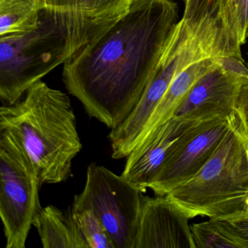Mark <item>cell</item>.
Wrapping results in <instances>:
<instances>
[{
  "label": "cell",
  "mask_w": 248,
  "mask_h": 248,
  "mask_svg": "<svg viewBox=\"0 0 248 248\" xmlns=\"http://www.w3.org/2000/svg\"><path fill=\"white\" fill-rule=\"evenodd\" d=\"M236 114L241 130L248 139V78L241 83L236 102Z\"/></svg>",
  "instance_id": "obj_19"
},
{
  "label": "cell",
  "mask_w": 248,
  "mask_h": 248,
  "mask_svg": "<svg viewBox=\"0 0 248 248\" xmlns=\"http://www.w3.org/2000/svg\"><path fill=\"white\" fill-rule=\"evenodd\" d=\"M69 59L64 36L44 12L34 30L0 36V98L6 105L15 104Z\"/></svg>",
  "instance_id": "obj_4"
},
{
  "label": "cell",
  "mask_w": 248,
  "mask_h": 248,
  "mask_svg": "<svg viewBox=\"0 0 248 248\" xmlns=\"http://www.w3.org/2000/svg\"><path fill=\"white\" fill-rule=\"evenodd\" d=\"M237 115L197 122L162 164L149 188L166 195L194 178L213 156L229 130L239 123Z\"/></svg>",
  "instance_id": "obj_9"
},
{
  "label": "cell",
  "mask_w": 248,
  "mask_h": 248,
  "mask_svg": "<svg viewBox=\"0 0 248 248\" xmlns=\"http://www.w3.org/2000/svg\"></svg>",
  "instance_id": "obj_21"
},
{
  "label": "cell",
  "mask_w": 248,
  "mask_h": 248,
  "mask_svg": "<svg viewBox=\"0 0 248 248\" xmlns=\"http://www.w3.org/2000/svg\"><path fill=\"white\" fill-rule=\"evenodd\" d=\"M196 248H248V214L191 225Z\"/></svg>",
  "instance_id": "obj_15"
},
{
  "label": "cell",
  "mask_w": 248,
  "mask_h": 248,
  "mask_svg": "<svg viewBox=\"0 0 248 248\" xmlns=\"http://www.w3.org/2000/svg\"><path fill=\"white\" fill-rule=\"evenodd\" d=\"M37 169L19 139L0 129V216L7 248H24L42 210Z\"/></svg>",
  "instance_id": "obj_6"
},
{
  "label": "cell",
  "mask_w": 248,
  "mask_h": 248,
  "mask_svg": "<svg viewBox=\"0 0 248 248\" xmlns=\"http://www.w3.org/2000/svg\"><path fill=\"white\" fill-rule=\"evenodd\" d=\"M43 11V0H0V36L34 30Z\"/></svg>",
  "instance_id": "obj_16"
},
{
  "label": "cell",
  "mask_w": 248,
  "mask_h": 248,
  "mask_svg": "<svg viewBox=\"0 0 248 248\" xmlns=\"http://www.w3.org/2000/svg\"><path fill=\"white\" fill-rule=\"evenodd\" d=\"M143 191L105 167L92 163L83 191L72 206L91 208L101 220L115 248H135Z\"/></svg>",
  "instance_id": "obj_7"
},
{
  "label": "cell",
  "mask_w": 248,
  "mask_h": 248,
  "mask_svg": "<svg viewBox=\"0 0 248 248\" xmlns=\"http://www.w3.org/2000/svg\"><path fill=\"white\" fill-rule=\"evenodd\" d=\"M134 0H43L44 14L59 27L69 59L104 35L130 11Z\"/></svg>",
  "instance_id": "obj_8"
},
{
  "label": "cell",
  "mask_w": 248,
  "mask_h": 248,
  "mask_svg": "<svg viewBox=\"0 0 248 248\" xmlns=\"http://www.w3.org/2000/svg\"><path fill=\"white\" fill-rule=\"evenodd\" d=\"M209 57L202 39L186 24L178 22L167 40L153 77L139 102L108 136L114 159L127 157L134 149L142 130L175 77L193 63Z\"/></svg>",
  "instance_id": "obj_5"
},
{
  "label": "cell",
  "mask_w": 248,
  "mask_h": 248,
  "mask_svg": "<svg viewBox=\"0 0 248 248\" xmlns=\"http://www.w3.org/2000/svg\"><path fill=\"white\" fill-rule=\"evenodd\" d=\"M245 78L217 63L193 85L177 107L173 117L200 122L234 115L238 93Z\"/></svg>",
  "instance_id": "obj_11"
},
{
  "label": "cell",
  "mask_w": 248,
  "mask_h": 248,
  "mask_svg": "<svg viewBox=\"0 0 248 248\" xmlns=\"http://www.w3.org/2000/svg\"><path fill=\"white\" fill-rule=\"evenodd\" d=\"M246 204H247V211H248V200H247Z\"/></svg>",
  "instance_id": "obj_20"
},
{
  "label": "cell",
  "mask_w": 248,
  "mask_h": 248,
  "mask_svg": "<svg viewBox=\"0 0 248 248\" xmlns=\"http://www.w3.org/2000/svg\"><path fill=\"white\" fill-rule=\"evenodd\" d=\"M45 248H88L72 216L56 206L43 207L33 222Z\"/></svg>",
  "instance_id": "obj_14"
},
{
  "label": "cell",
  "mask_w": 248,
  "mask_h": 248,
  "mask_svg": "<svg viewBox=\"0 0 248 248\" xmlns=\"http://www.w3.org/2000/svg\"><path fill=\"white\" fill-rule=\"evenodd\" d=\"M184 2H185L186 0H184Z\"/></svg>",
  "instance_id": "obj_22"
},
{
  "label": "cell",
  "mask_w": 248,
  "mask_h": 248,
  "mask_svg": "<svg viewBox=\"0 0 248 248\" xmlns=\"http://www.w3.org/2000/svg\"><path fill=\"white\" fill-rule=\"evenodd\" d=\"M192 218L168 194L143 196L135 248H196Z\"/></svg>",
  "instance_id": "obj_10"
},
{
  "label": "cell",
  "mask_w": 248,
  "mask_h": 248,
  "mask_svg": "<svg viewBox=\"0 0 248 248\" xmlns=\"http://www.w3.org/2000/svg\"><path fill=\"white\" fill-rule=\"evenodd\" d=\"M70 209L88 248H115L108 232L93 210L73 206Z\"/></svg>",
  "instance_id": "obj_17"
},
{
  "label": "cell",
  "mask_w": 248,
  "mask_h": 248,
  "mask_svg": "<svg viewBox=\"0 0 248 248\" xmlns=\"http://www.w3.org/2000/svg\"><path fill=\"white\" fill-rule=\"evenodd\" d=\"M0 129L12 132L32 160L43 184L66 181L82 148L69 96L39 81L24 98L0 108Z\"/></svg>",
  "instance_id": "obj_2"
},
{
  "label": "cell",
  "mask_w": 248,
  "mask_h": 248,
  "mask_svg": "<svg viewBox=\"0 0 248 248\" xmlns=\"http://www.w3.org/2000/svg\"><path fill=\"white\" fill-rule=\"evenodd\" d=\"M168 195L193 218L248 214V145L239 122L225 135L198 173Z\"/></svg>",
  "instance_id": "obj_3"
},
{
  "label": "cell",
  "mask_w": 248,
  "mask_h": 248,
  "mask_svg": "<svg viewBox=\"0 0 248 248\" xmlns=\"http://www.w3.org/2000/svg\"><path fill=\"white\" fill-rule=\"evenodd\" d=\"M197 122L178 117L155 128L127 156L122 175L141 191L149 188L168 155Z\"/></svg>",
  "instance_id": "obj_12"
},
{
  "label": "cell",
  "mask_w": 248,
  "mask_h": 248,
  "mask_svg": "<svg viewBox=\"0 0 248 248\" xmlns=\"http://www.w3.org/2000/svg\"><path fill=\"white\" fill-rule=\"evenodd\" d=\"M228 28L235 41L242 46L248 39V0H223Z\"/></svg>",
  "instance_id": "obj_18"
},
{
  "label": "cell",
  "mask_w": 248,
  "mask_h": 248,
  "mask_svg": "<svg viewBox=\"0 0 248 248\" xmlns=\"http://www.w3.org/2000/svg\"><path fill=\"white\" fill-rule=\"evenodd\" d=\"M217 59L210 58L196 62L175 77L142 130L136 145L143 140L155 128L162 125L173 117L177 107L193 85L204 74L217 66L218 63Z\"/></svg>",
  "instance_id": "obj_13"
},
{
  "label": "cell",
  "mask_w": 248,
  "mask_h": 248,
  "mask_svg": "<svg viewBox=\"0 0 248 248\" xmlns=\"http://www.w3.org/2000/svg\"><path fill=\"white\" fill-rule=\"evenodd\" d=\"M178 18L172 0H134L115 25L63 64L66 89L91 117L118 127L152 79Z\"/></svg>",
  "instance_id": "obj_1"
}]
</instances>
